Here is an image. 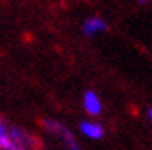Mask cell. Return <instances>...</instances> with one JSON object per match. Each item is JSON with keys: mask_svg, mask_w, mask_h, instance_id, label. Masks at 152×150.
<instances>
[{"mask_svg": "<svg viewBox=\"0 0 152 150\" xmlns=\"http://www.w3.org/2000/svg\"><path fill=\"white\" fill-rule=\"evenodd\" d=\"M42 125H44V128L48 130L49 133H53V135H56V137H59L61 142L64 143V147H66L68 150H83L81 147H80V143L76 142L75 135L71 133V132L66 128L64 125H61L59 122L51 120V118H46V120H42Z\"/></svg>", "mask_w": 152, "mask_h": 150, "instance_id": "6da1fadb", "label": "cell"}, {"mask_svg": "<svg viewBox=\"0 0 152 150\" xmlns=\"http://www.w3.org/2000/svg\"><path fill=\"white\" fill-rule=\"evenodd\" d=\"M83 108L90 117H98L103 111V103H102V100H100L96 93L88 90L85 93V96H83Z\"/></svg>", "mask_w": 152, "mask_h": 150, "instance_id": "7a4b0ae2", "label": "cell"}, {"mask_svg": "<svg viewBox=\"0 0 152 150\" xmlns=\"http://www.w3.org/2000/svg\"><path fill=\"white\" fill-rule=\"evenodd\" d=\"M80 132L90 140H102L105 137L103 125L96 123V122H90V120H85L80 123Z\"/></svg>", "mask_w": 152, "mask_h": 150, "instance_id": "3957f363", "label": "cell"}, {"mask_svg": "<svg viewBox=\"0 0 152 150\" xmlns=\"http://www.w3.org/2000/svg\"><path fill=\"white\" fill-rule=\"evenodd\" d=\"M107 22L103 20V19H100V17H90V19H86V20L83 22V34L85 36H96V34L103 32V31H107Z\"/></svg>", "mask_w": 152, "mask_h": 150, "instance_id": "277c9868", "label": "cell"}, {"mask_svg": "<svg viewBox=\"0 0 152 150\" xmlns=\"http://www.w3.org/2000/svg\"><path fill=\"white\" fill-rule=\"evenodd\" d=\"M147 117H149V120L152 122V108H149V111H147Z\"/></svg>", "mask_w": 152, "mask_h": 150, "instance_id": "5b68a950", "label": "cell"}]
</instances>
